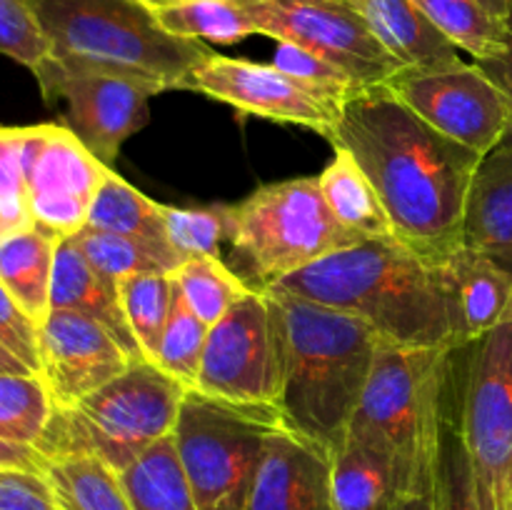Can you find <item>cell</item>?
Returning a JSON list of instances; mask_svg holds the SVG:
<instances>
[{"instance_id":"46","label":"cell","mask_w":512,"mask_h":510,"mask_svg":"<svg viewBox=\"0 0 512 510\" xmlns=\"http://www.w3.org/2000/svg\"><path fill=\"white\" fill-rule=\"evenodd\" d=\"M478 3L485 5L490 13H495L498 18H503V20H505V15H508V8H510V0H478Z\"/></svg>"},{"instance_id":"5","label":"cell","mask_w":512,"mask_h":510,"mask_svg":"<svg viewBox=\"0 0 512 510\" xmlns=\"http://www.w3.org/2000/svg\"><path fill=\"white\" fill-rule=\"evenodd\" d=\"M453 355L380 340L348 433L390 450L405 495L433 490L445 420L453 413Z\"/></svg>"},{"instance_id":"40","label":"cell","mask_w":512,"mask_h":510,"mask_svg":"<svg viewBox=\"0 0 512 510\" xmlns=\"http://www.w3.org/2000/svg\"><path fill=\"white\" fill-rule=\"evenodd\" d=\"M0 343L40 375V325L25 313L18 300L0 283Z\"/></svg>"},{"instance_id":"41","label":"cell","mask_w":512,"mask_h":510,"mask_svg":"<svg viewBox=\"0 0 512 510\" xmlns=\"http://www.w3.org/2000/svg\"><path fill=\"white\" fill-rule=\"evenodd\" d=\"M0 510H60L45 470L0 468Z\"/></svg>"},{"instance_id":"30","label":"cell","mask_w":512,"mask_h":510,"mask_svg":"<svg viewBox=\"0 0 512 510\" xmlns=\"http://www.w3.org/2000/svg\"><path fill=\"white\" fill-rule=\"evenodd\" d=\"M175 288L185 298L195 315L205 325H213L253 290V283L235 273L233 268L223 263V258L215 255H195L185 258L178 268L170 273Z\"/></svg>"},{"instance_id":"43","label":"cell","mask_w":512,"mask_h":510,"mask_svg":"<svg viewBox=\"0 0 512 510\" xmlns=\"http://www.w3.org/2000/svg\"><path fill=\"white\" fill-rule=\"evenodd\" d=\"M0 468H25V470H43L45 455L35 445L10 443L0 438Z\"/></svg>"},{"instance_id":"14","label":"cell","mask_w":512,"mask_h":510,"mask_svg":"<svg viewBox=\"0 0 512 510\" xmlns=\"http://www.w3.org/2000/svg\"><path fill=\"white\" fill-rule=\"evenodd\" d=\"M108 170L63 123L25 128L28 200L38 228L58 238L83 230Z\"/></svg>"},{"instance_id":"15","label":"cell","mask_w":512,"mask_h":510,"mask_svg":"<svg viewBox=\"0 0 512 510\" xmlns=\"http://www.w3.org/2000/svg\"><path fill=\"white\" fill-rule=\"evenodd\" d=\"M180 90H193L205 98L230 105L238 113L315 130L328 143L340 113L328 100L320 98L278 65L228 58L215 50H210L190 70Z\"/></svg>"},{"instance_id":"8","label":"cell","mask_w":512,"mask_h":510,"mask_svg":"<svg viewBox=\"0 0 512 510\" xmlns=\"http://www.w3.org/2000/svg\"><path fill=\"white\" fill-rule=\"evenodd\" d=\"M230 220V248L245 260L260 290L358 243L330 213L318 175L260 185L230 205Z\"/></svg>"},{"instance_id":"24","label":"cell","mask_w":512,"mask_h":510,"mask_svg":"<svg viewBox=\"0 0 512 510\" xmlns=\"http://www.w3.org/2000/svg\"><path fill=\"white\" fill-rule=\"evenodd\" d=\"M333 150V160L318 175V185L335 220L358 240L395 235L393 223L358 160L345 148Z\"/></svg>"},{"instance_id":"12","label":"cell","mask_w":512,"mask_h":510,"mask_svg":"<svg viewBox=\"0 0 512 510\" xmlns=\"http://www.w3.org/2000/svg\"><path fill=\"white\" fill-rule=\"evenodd\" d=\"M255 33L298 45L343 68L360 88L380 85L403 65L380 45L348 0H240Z\"/></svg>"},{"instance_id":"11","label":"cell","mask_w":512,"mask_h":510,"mask_svg":"<svg viewBox=\"0 0 512 510\" xmlns=\"http://www.w3.org/2000/svg\"><path fill=\"white\" fill-rule=\"evenodd\" d=\"M385 85L430 128L478 155H488L512 128V98L475 60L403 68Z\"/></svg>"},{"instance_id":"48","label":"cell","mask_w":512,"mask_h":510,"mask_svg":"<svg viewBox=\"0 0 512 510\" xmlns=\"http://www.w3.org/2000/svg\"><path fill=\"white\" fill-rule=\"evenodd\" d=\"M5 235H8V230H5V223H3V218H0V240H3Z\"/></svg>"},{"instance_id":"7","label":"cell","mask_w":512,"mask_h":510,"mask_svg":"<svg viewBox=\"0 0 512 510\" xmlns=\"http://www.w3.org/2000/svg\"><path fill=\"white\" fill-rule=\"evenodd\" d=\"M278 428H285L278 408L185 393L170 438L198 510H248L265 440Z\"/></svg>"},{"instance_id":"32","label":"cell","mask_w":512,"mask_h":510,"mask_svg":"<svg viewBox=\"0 0 512 510\" xmlns=\"http://www.w3.org/2000/svg\"><path fill=\"white\" fill-rule=\"evenodd\" d=\"M53 413L55 403L38 373H0V438L38 448Z\"/></svg>"},{"instance_id":"9","label":"cell","mask_w":512,"mask_h":510,"mask_svg":"<svg viewBox=\"0 0 512 510\" xmlns=\"http://www.w3.org/2000/svg\"><path fill=\"white\" fill-rule=\"evenodd\" d=\"M453 415L483 510H512V318L455 350Z\"/></svg>"},{"instance_id":"45","label":"cell","mask_w":512,"mask_h":510,"mask_svg":"<svg viewBox=\"0 0 512 510\" xmlns=\"http://www.w3.org/2000/svg\"><path fill=\"white\" fill-rule=\"evenodd\" d=\"M0 373H15V375H25V373H33L25 363H20L3 343H0Z\"/></svg>"},{"instance_id":"19","label":"cell","mask_w":512,"mask_h":510,"mask_svg":"<svg viewBox=\"0 0 512 510\" xmlns=\"http://www.w3.org/2000/svg\"><path fill=\"white\" fill-rule=\"evenodd\" d=\"M445 273L460 348L512 318V278L493 260L460 245L445 260Z\"/></svg>"},{"instance_id":"27","label":"cell","mask_w":512,"mask_h":510,"mask_svg":"<svg viewBox=\"0 0 512 510\" xmlns=\"http://www.w3.org/2000/svg\"><path fill=\"white\" fill-rule=\"evenodd\" d=\"M85 225L170 248L163 223V203L150 200L148 195L133 188L128 180L120 178L113 168L108 170L103 185L95 193Z\"/></svg>"},{"instance_id":"37","label":"cell","mask_w":512,"mask_h":510,"mask_svg":"<svg viewBox=\"0 0 512 510\" xmlns=\"http://www.w3.org/2000/svg\"><path fill=\"white\" fill-rule=\"evenodd\" d=\"M0 218L8 235L33 225L25 175V128H0Z\"/></svg>"},{"instance_id":"29","label":"cell","mask_w":512,"mask_h":510,"mask_svg":"<svg viewBox=\"0 0 512 510\" xmlns=\"http://www.w3.org/2000/svg\"><path fill=\"white\" fill-rule=\"evenodd\" d=\"M75 240L88 263L110 283H118L125 275L135 273H173L183 260L168 245H153L130 235L108 233L85 225L75 235Z\"/></svg>"},{"instance_id":"38","label":"cell","mask_w":512,"mask_h":510,"mask_svg":"<svg viewBox=\"0 0 512 510\" xmlns=\"http://www.w3.org/2000/svg\"><path fill=\"white\" fill-rule=\"evenodd\" d=\"M273 65L298 78L300 83L308 85L313 93H318L320 98L328 100L338 110L343 108L345 100H350L358 90H363L343 68L310 53V50L298 48V45L278 43L273 53Z\"/></svg>"},{"instance_id":"47","label":"cell","mask_w":512,"mask_h":510,"mask_svg":"<svg viewBox=\"0 0 512 510\" xmlns=\"http://www.w3.org/2000/svg\"><path fill=\"white\" fill-rule=\"evenodd\" d=\"M140 3H143L145 8H150V10H158V8H165V5L183 3V0H140Z\"/></svg>"},{"instance_id":"17","label":"cell","mask_w":512,"mask_h":510,"mask_svg":"<svg viewBox=\"0 0 512 510\" xmlns=\"http://www.w3.org/2000/svg\"><path fill=\"white\" fill-rule=\"evenodd\" d=\"M248 510H333L330 455L293 430L268 435Z\"/></svg>"},{"instance_id":"20","label":"cell","mask_w":512,"mask_h":510,"mask_svg":"<svg viewBox=\"0 0 512 510\" xmlns=\"http://www.w3.org/2000/svg\"><path fill=\"white\" fill-rule=\"evenodd\" d=\"M50 310H73V313L95 320L113 333V338L123 345L130 358L145 360L138 348V340L130 330L128 318H125L123 305H120L118 285L105 280L88 263L73 238H63L55 248Z\"/></svg>"},{"instance_id":"22","label":"cell","mask_w":512,"mask_h":510,"mask_svg":"<svg viewBox=\"0 0 512 510\" xmlns=\"http://www.w3.org/2000/svg\"><path fill=\"white\" fill-rule=\"evenodd\" d=\"M375 38L403 68L453 63L460 50L430 23L413 0H348Z\"/></svg>"},{"instance_id":"25","label":"cell","mask_w":512,"mask_h":510,"mask_svg":"<svg viewBox=\"0 0 512 510\" xmlns=\"http://www.w3.org/2000/svg\"><path fill=\"white\" fill-rule=\"evenodd\" d=\"M60 510H133L120 475L93 455H45Z\"/></svg>"},{"instance_id":"6","label":"cell","mask_w":512,"mask_h":510,"mask_svg":"<svg viewBox=\"0 0 512 510\" xmlns=\"http://www.w3.org/2000/svg\"><path fill=\"white\" fill-rule=\"evenodd\" d=\"M188 388L150 360H135L108 385L70 408H55L38 450L43 455H93L123 473L173 435Z\"/></svg>"},{"instance_id":"13","label":"cell","mask_w":512,"mask_h":510,"mask_svg":"<svg viewBox=\"0 0 512 510\" xmlns=\"http://www.w3.org/2000/svg\"><path fill=\"white\" fill-rule=\"evenodd\" d=\"M43 98L63 105V125L103 165L113 168L120 148L130 135L150 120V98L155 93L138 80L100 70L68 68L45 58L35 70Z\"/></svg>"},{"instance_id":"35","label":"cell","mask_w":512,"mask_h":510,"mask_svg":"<svg viewBox=\"0 0 512 510\" xmlns=\"http://www.w3.org/2000/svg\"><path fill=\"white\" fill-rule=\"evenodd\" d=\"M163 223L168 243L180 260L195 255L220 258L223 243H230V205H198V208H175L163 205Z\"/></svg>"},{"instance_id":"2","label":"cell","mask_w":512,"mask_h":510,"mask_svg":"<svg viewBox=\"0 0 512 510\" xmlns=\"http://www.w3.org/2000/svg\"><path fill=\"white\" fill-rule=\"evenodd\" d=\"M265 290L358 315L385 343L460 348L445 263L425 258L398 235L358 240Z\"/></svg>"},{"instance_id":"23","label":"cell","mask_w":512,"mask_h":510,"mask_svg":"<svg viewBox=\"0 0 512 510\" xmlns=\"http://www.w3.org/2000/svg\"><path fill=\"white\" fill-rule=\"evenodd\" d=\"M60 240L38 225L0 240V283L38 325L50 313L55 248Z\"/></svg>"},{"instance_id":"42","label":"cell","mask_w":512,"mask_h":510,"mask_svg":"<svg viewBox=\"0 0 512 510\" xmlns=\"http://www.w3.org/2000/svg\"><path fill=\"white\" fill-rule=\"evenodd\" d=\"M505 30H508V40H505V50L493 60H485V63H478L500 88L512 98V0L508 15H505Z\"/></svg>"},{"instance_id":"18","label":"cell","mask_w":512,"mask_h":510,"mask_svg":"<svg viewBox=\"0 0 512 510\" xmlns=\"http://www.w3.org/2000/svg\"><path fill=\"white\" fill-rule=\"evenodd\" d=\"M463 245L512 278V128L483 155L465 205Z\"/></svg>"},{"instance_id":"33","label":"cell","mask_w":512,"mask_h":510,"mask_svg":"<svg viewBox=\"0 0 512 510\" xmlns=\"http://www.w3.org/2000/svg\"><path fill=\"white\" fill-rule=\"evenodd\" d=\"M115 285L140 353L153 363L173 305V278L170 273H135Z\"/></svg>"},{"instance_id":"44","label":"cell","mask_w":512,"mask_h":510,"mask_svg":"<svg viewBox=\"0 0 512 510\" xmlns=\"http://www.w3.org/2000/svg\"><path fill=\"white\" fill-rule=\"evenodd\" d=\"M390 510H435L433 490H428V493L403 495V498H400Z\"/></svg>"},{"instance_id":"16","label":"cell","mask_w":512,"mask_h":510,"mask_svg":"<svg viewBox=\"0 0 512 510\" xmlns=\"http://www.w3.org/2000/svg\"><path fill=\"white\" fill-rule=\"evenodd\" d=\"M135 360L108 328L73 310H50L40 323V378L55 408H70L108 385Z\"/></svg>"},{"instance_id":"26","label":"cell","mask_w":512,"mask_h":510,"mask_svg":"<svg viewBox=\"0 0 512 510\" xmlns=\"http://www.w3.org/2000/svg\"><path fill=\"white\" fill-rule=\"evenodd\" d=\"M118 475L133 510H198L173 438L155 443Z\"/></svg>"},{"instance_id":"1","label":"cell","mask_w":512,"mask_h":510,"mask_svg":"<svg viewBox=\"0 0 512 510\" xmlns=\"http://www.w3.org/2000/svg\"><path fill=\"white\" fill-rule=\"evenodd\" d=\"M330 145L358 160L405 245L438 263L463 245L465 205L483 155L430 128L385 83L345 100Z\"/></svg>"},{"instance_id":"21","label":"cell","mask_w":512,"mask_h":510,"mask_svg":"<svg viewBox=\"0 0 512 510\" xmlns=\"http://www.w3.org/2000/svg\"><path fill=\"white\" fill-rule=\"evenodd\" d=\"M403 495V480L390 450L345 433L330 453L333 510H390Z\"/></svg>"},{"instance_id":"31","label":"cell","mask_w":512,"mask_h":510,"mask_svg":"<svg viewBox=\"0 0 512 510\" xmlns=\"http://www.w3.org/2000/svg\"><path fill=\"white\" fill-rule=\"evenodd\" d=\"M153 13L160 28L185 40L233 45L250 35H258L240 0H183Z\"/></svg>"},{"instance_id":"4","label":"cell","mask_w":512,"mask_h":510,"mask_svg":"<svg viewBox=\"0 0 512 510\" xmlns=\"http://www.w3.org/2000/svg\"><path fill=\"white\" fill-rule=\"evenodd\" d=\"M55 63L138 80L155 93L180 90L210 53L200 40L160 28L140 0H30Z\"/></svg>"},{"instance_id":"34","label":"cell","mask_w":512,"mask_h":510,"mask_svg":"<svg viewBox=\"0 0 512 510\" xmlns=\"http://www.w3.org/2000/svg\"><path fill=\"white\" fill-rule=\"evenodd\" d=\"M208 330L198 315L190 310L180 290L173 283V305H170L168 323H165L163 338L158 343V353H155L153 363L160 370L193 390L198 385L200 363H203L205 343H208Z\"/></svg>"},{"instance_id":"10","label":"cell","mask_w":512,"mask_h":510,"mask_svg":"<svg viewBox=\"0 0 512 510\" xmlns=\"http://www.w3.org/2000/svg\"><path fill=\"white\" fill-rule=\"evenodd\" d=\"M280 380L273 303L265 290L253 288L210 325L193 390L248 408H278Z\"/></svg>"},{"instance_id":"28","label":"cell","mask_w":512,"mask_h":510,"mask_svg":"<svg viewBox=\"0 0 512 510\" xmlns=\"http://www.w3.org/2000/svg\"><path fill=\"white\" fill-rule=\"evenodd\" d=\"M425 18L458 50L473 55L475 63L498 58L505 50V20L490 13L478 0H413Z\"/></svg>"},{"instance_id":"39","label":"cell","mask_w":512,"mask_h":510,"mask_svg":"<svg viewBox=\"0 0 512 510\" xmlns=\"http://www.w3.org/2000/svg\"><path fill=\"white\" fill-rule=\"evenodd\" d=\"M0 53L33 73L50 55V43L30 0H0Z\"/></svg>"},{"instance_id":"3","label":"cell","mask_w":512,"mask_h":510,"mask_svg":"<svg viewBox=\"0 0 512 510\" xmlns=\"http://www.w3.org/2000/svg\"><path fill=\"white\" fill-rule=\"evenodd\" d=\"M280 338L285 428L333 453L348 433L378 353L380 335L358 315L265 290Z\"/></svg>"},{"instance_id":"36","label":"cell","mask_w":512,"mask_h":510,"mask_svg":"<svg viewBox=\"0 0 512 510\" xmlns=\"http://www.w3.org/2000/svg\"><path fill=\"white\" fill-rule=\"evenodd\" d=\"M433 500L435 510H483L468 448L460 438L453 413L445 420L443 438H440L433 475Z\"/></svg>"}]
</instances>
